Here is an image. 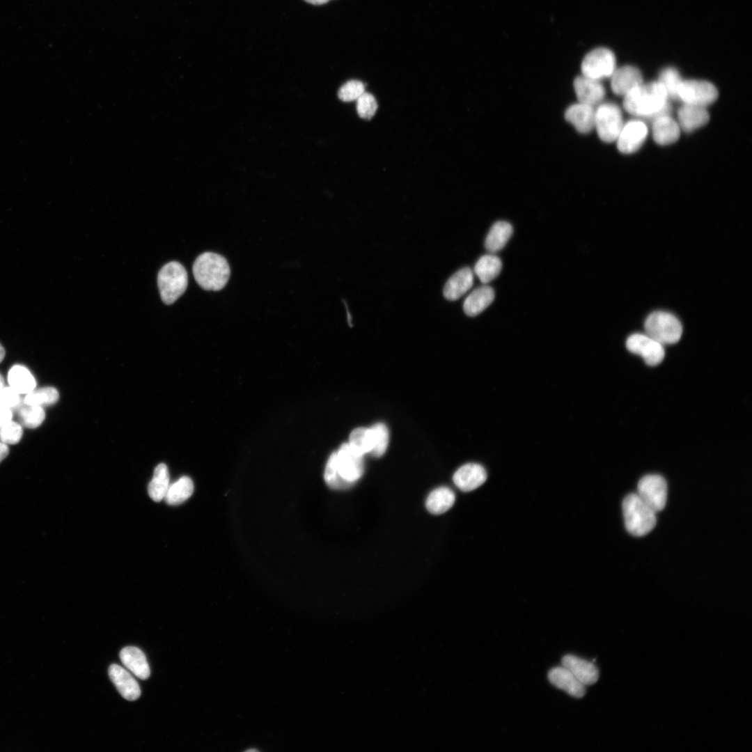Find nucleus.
Wrapping results in <instances>:
<instances>
[{"label":"nucleus","instance_id":"f257e3e1","mask_svg":"<svg viewBox=\"0 0 752 752\" xmlns=\"http://www.w3.org/2000/svg\"><path fill=\"white\" fill-rule=\"evenodd\" d=\"M667 93L657 81L641 84L624 95L623 106L630 114L654 119L669 114Z\"/></svg>","mask_w":752,"mask_h":752},{"label":"nucleus","instance_id":"f03ea898","mask_svg":"<svg viewBox=\"0 0 752 752\" xmlns=\"http://www.w3.org/2000/svg\"><path fill=\"white\" fill-rule=\"evenodd\" d=\"M333 456L334 464L329 473L330 480L336 489H347L363 473V455L349 443H344L337 452L333 453Z\"/></svg>","mask_w":752,"mask_h":752},{"label":"nucleus","instance_id":"7ed1b4c3","mask_svg":"<svg viewBox=\"0 0 752 752\" xmlns=\"http://www.w3.org/2000/svg\"><path fill=\"white\" fill-rule=\"evenodd\" d=\"M192 271L196 281L203 289L214 291L225 287L230 274L226 259L213 252H204L198 256Z\"/></svg>","mask_w":752,"mask_h":752},{"label":"nucleus","instance_id":"20e7f679","mask_svg":"<svg viewBox=\"0 0 752 752\" xmlns=\"http://www.w3.org/2000/svg\"><path fill=\"white\" fill-rule=\"evenodd\" d=\"M622 511L626 529L634 536L646 535L656 525V512L637 494H630L624 499Z\"/></svg>","mask_w":752,"mask_h":752},{"label":"nucleus","instance_id":"39448f33","mask_svg":"<svg viewBox=\"0 0 752 752\" xmlns=\"http://www.w3.org/2000/svg\"><path fill=\"white\" fill-rule=\"evenodd\" d=\"M187 284V272L178 262L166 263L158 272L159 291L162 300L166 304L174 303L185 292Z\"/></svg>","mask_w":752,"mask_h":752},{"label":"nucleus","instance_id":"423d86ee","mask_svg":"<svg viewBox=\"0 0 752 752\" xmlns=\"http://www.w3.org/2000/svg\"><path fill=\"white\" fill-rule=\"evenodd\" d=\"M644 327L648 335L662 345L677 342L682 334L680 320L672 313L665 311L650 313L645 321Z\"/></svg>","mask_w":752,"mask_h":752},{"label":"nucleus","instance_id":"0eeeda50","mask_svg":"<svg viewBox=\"0 0 752 752\" xmlns=\"http://www.w3.org/2000/svg\"><path fill=\"white\" fill-rule=\"evenodd\" d=\"M623 125L621 110L616 104L600 103L595 107L594 128L602 141H616Z\"/></svg>","mask_w":752,"mask_h":752},{"label":"nucleus","instance_id":"6e6552de","mask_svg":"<svg viewBox=\"0 0 752 752\" xmlns=\"http://www.w3.org/2000/svg\"><path fill=\"white\" fill-rule=\"evenodd\" d=\"M616 69L615 55L606 47H598L588 52L581 65L582 75L600 81L611 77Z\"/></svg>","mask_w":752,"mask_h":752},{"label":"nucleus","instance_id":"1a4fd4ad","mask_svg":"<svg viewBox=\"0 0 752 752\" xmlns=\"http://www.w3.org/2000/svg\"><path fill=\"white\" fill-rule=\"evenodd\" d=\"M718 91L712 83L703 80H682L677 91V99L684 104L706 107L718 97Z\"/></svg>","mask_w":752,"mask_h":752},{"label":"nucleus","instance_id":"9d476101","mask_svg":"<svg viewBox=\"0 0 752 752\" xmlns=\"http://www.w3.org/2000/svg\"><path fill=\"white\" fill-rule=\"evenodd\" d=\"M637 494L657 513L665 507L667 499V483L660 475H646L639 481Z\"/></svg>","mask_w":752,"mask_h":752},{"label":"nucleus","instance_id":"9b49d317","mask_svg":"<svg viewBox=\"0 0 752 752\" xmlns=\"http://www.w3.org/2000/svg\"><path fill=\"white\" fill-rule=\"evenodd\" d=\"M626 347L630 352L643 357L650 366L659 363L665 354L663 345L647 334H632L626 340Z\"/></svg>","mask_w":752,"mask_h":752},{"label":"nucleus","instance_id":"f8f14e48","mask_svg":"<svg viewBox=\"0 0 752 752\" xmlns=\"http://www.w3.org/2000/svg\"><path fill=\"white\" fill-rule=\"evenodd\" d=\"M648 133V127L644 122L638 119L628 121L623 125L616 140L618 149L625 154L637 151L645 141Z\"/></svg>","mask_w":752,"mask_h":752},{"label":"nucleus","instance_id":"ddd939ff","mask_svg":"<svg viewBox=\"0 0 752 752\" xmlns=\"http://www.w3.org/2000/svg\"><path fill=\"white\" fill-rule=\"evenodd\" d=\"M573 85L579 102L595 107L605 96V88L600 80L581 75L575 78Z\"/></svg>","mask_w":752,"mask_h":752},{"label":"nucleus","instance_id":"4468645a","mask_svg":"<svg viewBox=\"0 0 752 752\" xmlns=\"http://www.w3.org/2000/svg\"><path fill=\"white\" fill-rule=\"evenodd\" d=\"M487 479L485 469L477 463L461 466L453 474L454 484L463 492H470L481 486Z\"/></svg>","mask_w":752,"mask_h":752},{"label":"nucleus","instance_id":"2eb2a0df","mask_svg":"<svg viewBox=\"0 0 752 752\" xmlns=\"http://www.w3.org/2000/svg\"><path fill=\"white\" fill-rule=\"evenodd\" d=\"M595 113V107L578 102L567 108L565 118L578 132L587 134L594 129Z\"/></svg>","mask_w":752,"mask_h":752},{"label":"nucleus","instance_id":"dca6fc26","mask_svg":"<svg viewBox=\"0 0 752 752\" xmlns=\"http://www.w3.org/2000/svg\"><path fill=\"white\" fill-rule=\"evenodd\" d=\"M548 679L554 686L574 698H582L586 694V686L563 666L552 668L548 673Z\"/></svg>","mask_w":752,"mask_h":752},{"label":"nucleus","instance_id":"f3484780","mask_svg":"<svg viewBox=\"0 0 752 752\" xmlns=\"http://www.w3.org/2000/svg\"><path fill=\"white\" fill-rule=\"evenodd\" d=\"M109 675L120 695L128 700H135L141 695V689L137 681L124 668L118 664H111L109 668Z\"/></svg>","mask_w":752,"mask_h":752},{"label":"nucleus","instance_id":"a211bd4d","mask_svg":"<svg viewBox=\"0 0 752 752\" xmlns=\"http://www.w3.org/2000/svg\"><path fill=\"white\" fill-rule=\"evenodd\" d=\"M643 83L641 71L631 65L622 66L616 69L611 77V87L613 92L618 95H625L630 91Z\"/></svg>","mask_w":752,"mask_h":752},{"label":"nucleus","instance_id":"6ab92c4d","mask_svg":"<svg viewBox=\"0 0 752 752\" xmlns=\"http://www.w3.org/2000/svg\"><path fill=\"white\" fill-rule=\"evenodd\" d=\"M561 662L585 686L595 684L599 678L598 669L593 662L572 655L564 656Z\"/></svg>","mask_w":752,"mask_h":752},{"label":"nucleus","instance_id":"aec40b11","mask_svg":"<svg viewBox=\"0 0 752 752\" xmlns=\"http://www.w3.org/2000/svg\"><path fill=\"white\" fill-rule=\"evenodd\" d=\"M677 119L680 129L691 132L705 125L710 115L705 107L684 104L677 111Z\"/></svg>","mask_w":752,"mask_h":752},{"label":"nucleus","instance_id":"412c9836","mask_svg":"<svg viewBox=\"0 0 752 752\" xmlns=\"http://www.w3.org/2000/svg\"><path fill=\"white\" fill-rule=\"evenodd\" d=\"M473 272L464 267L454 273L446 281L443 294L449 301H455L464 295L473 285Z\"/></svg>","mask_w":752,"mask_h":752},{"label":"nucleus","instance_id":"4be33fe9","mask_svg":"<svg viewBox=\"0 0 752 752\" xmlns=\"http://www.w3.org/2000/svg\"><path fill=\"white\" fill-rule=\"evenodd\" d=\"M652 136L659 145H669L675 142L680 133V127L669 114H664L653 119Z\"/></svg>","mask_w":752,"mask_h":752},{"label":"nucleus","instance_id":"5701e85b","mask_svg":"<svg viewBox=\"0 0 752 752\" xmlns=\"http://www.w3.org/2000/svg\"><path fill=\"white\" fill-rule=\"evenodd\" d=\"M120 659L123 664L134 675L141 680L150 676V668L144 653L138 648L127 646L121 650Z\"/></svg>","mask_w":752,"mask_h":752},{"label":"nucleus","instance_id":"b1692460","mask_svg":"<svg viewBox=\"0 0 752 752\" xmlns=\"http://www.w3.org/2000/svg\"><path fill=\"white\" fill-rule=\"evenodd\" d=\"M494 290L489 285H482L474 289L464 299V313L473 317L483 312L494 299Z\"/></svg>","mask_w":752,"mask_h":752},{"label":"nucleus","instance_id":"393cba45","mask_svg":"<svg viewBox=\"0 0 752 752\" xmlns=\"http://www.w3.org/2000/svg\"><path fill=\"white\" fill-rule=\"evenodd\" d=\"M512 225L504 221H499L493 224L485 238V246L487 251L494 253L501 250L512 236Z\"/></svg>","mask_w":752,"mask_h":752},{"label":"nucleus","instance_id":"a878e982","mask_svg":"<svg viewBox=\"0 0 752 752\" xmlns=\"http://www.w3.org/2000/svg\"><path fill=\"white\" fill-rule=\"evenodd\" d=\"M455 501V495L452 489L447 487H439L430 493L425 506L430 513L440 515L448 511Z\"/></svg>","mask_w":752,"mask_h":752},{"label":"nucleus","instance_id":"bb28decb","mask_svg":"<svg viewBox=\"0 0 752 752\" xmlns=\"http://www.w3.org/2000/svg\"><path fill=\"white\" fill-rule=\"evenodd\" d=\"M8 382L10 386L19 394H26L35 389L36 386L33 375L22 365H15L10 369Z\"/></svg>","mask_w":752,"mask_h":752},{"label":"nucleus","instance_id":"cd10ccee","mask_svg":"<svg viewBox=\"0 0 752 752\" xmlns=\"http://www.w3.org/2000/svg\"><path fill=\"white\" fill-rule=\"evenodd\" d=\"M501 269V259L492 253L481 256L476 262L473 272L480 281L486 284L497 277Z\"/></svg>","mask_w":752,"mask_h":752},{"label":"nucleus","instance_id":"c85d7f7f","mask_svg":"<svg viewBox=\"0 0 752 752\" xmlns=\"http://www.w3.org/2000/svg\"><path fill=\"white\" fill-rule=\"evenodd\" d=\"M11 410L13 413L17 414L22 425L31 429L40 425L45 417V413L42 407L26 405L23 399Z\"/></svg>","mask_w":752,"mask_h":752},{"label":"nucleus","instance_id":"c756f323","mask_svg":"<svg viewBox=\"0 0 752 752\" xmlns=\"http://www.w3.org/2000/svg\"><path fill=\"white\" fill-rule=\"evenodd\" d=\"M169 487V470L165 464L161 463L155 469L153 477L148 487V494L154 501L159 502L164 499Z\"/></svg>","mask_w":752,"mask_h":752},{"label":"nucleus","instance_id":"7c9ffc66","mask_svg":"<svg viewBox=\"0 0 752 752\" xmlns=\"http://www.w3.org/2000/svg\"><path fill=\"white\" fill-rule=\"evenodd\" d=\"M194 492V483L187 476H182L176 482L169 485L164 496L169 505H179L187 500Z\"/></svg>","mask_w":752,"mask_h":752},{"label":"nucleus","instance_id":"2f4dec72","mask_svg":"<svg viewBox=\"0 0 752 752\" xmlns=\"http://www.w3.org/2000/svg\"><path fill=\"white\" fill-rule=\"evenodd\" d=\"M348 443L363 455L368 453L371 454L374 448L373 433L371 427H361L354 429L350 434Z\"/></svg>","mask_w":752,"mask_h":752},{"label":"nucleus","instance_id":"473e14b6","mask_svg":"<svg viewBox=\"0 0 752 752\" xmlns=\"http://www.w3.org/2000/svg\"><path fill=\"white\" fill-rule=\"evenodd\" d=\"M59 394L56 389L51 386L33 389L26 393L23 398L24 402L29 405L40 407L49 406L57 402Z\"/></svg>","mask_w":752,"mask_h":752},{"label":"nucleus","instance_id":"72a5a7b5","mask_svg":"<svg viewBox=\"0 0 752 752\" xmlns=\"http://www.w3.org/2000/svg\"><path fill=\"white\" fill-rule=\"evenodd\" d=\"M658 81L665 88L668 97L677 99V91L682 79L675 68L668 67L662 70Z\"/></svg>","mask_w":752,"mask_h":752},{"label":"nucleus","instance_id":"f704fd0d","mask_svg":"<svg viewBox=\"0 0 752 752\" xmlns=\"http://www.w3.org/2000/svg\"><path fill=\"white\" fill-rule=\"evenodd\" d=\"M373 433L374 448L371 455L379 457L386 452L389 445V432L386 425L377 423L371 427Z\"/></svg>","mask_w":752,"mask_h":752},{"label":"nucleus","instance_id":"c9c22d12","mask_svg":"<svg viewBox=\"0 0 752 752\" xmlns=\"http://www.w3.org/2000/svg\"><path fill=\"white\" fill-rule=\"evenodd\" d=\"M377 109V101L375 97L369 93L364 92L357 100V111L358 115L363 119L369 120L373 117Z\"/></svg>","mask_w":752,"mask_h":752},{"label":"nucleus","instance_id":"e433bc0d","mask_svg":"<svg viewBox=\"0 0 752 752\" xmlns=\"http://www.w3.org/2000/svg\"><path fill=\"white\" fill-rule=\"evenodd\" d=\"M365 92L364 84L359 80H350L338 90V97L344 102L357 100Z\"/></svg>","mask_w":752,"mask_h":752},{"label":"nucleus","instance_id":"4c0bfd02","mask_svg":"<svg viewBox=\"0 0 752 752\" xmlns=\"http://www.w3.org/2000/svg\"><path fill=\"white\" fill-rule=\"evenodd\" d=\"M23 434L20 423L10 421L0 429V440L6 444H17Z\"/></svg>","mask_w":752,"mask_h":752},{"label":"nucleus","instance_id":"58836bf2","mask_svg":"<svg viewBox=\"0 0 752 752\" xmlns=\"http://www.w3.org/2000/svg\"><path fill=\"white\" fill-rule=\"evenodd\" d=\"M19 395L10 386L3 387L0 391V407L12 409L22 400Z\"/></svg>","mask_w":752,"mask_h":752},{"label":"nucleus","instance_id":"ea45409f","mask_svg":"<svg viewBox=\"0 0 752 752\" xmlns=\"http://www.w3.org/2000/svg\"><path fill=\"white\" fill-rule=\"evenodd\" d=\"M13 413L9 408L0 407V429L9 421H12Z\"/></svg>","mask_w":752,"mask_h":752},{"label":"nucleus","instance_id":"a19ab883","mask_svg":"<svg viewBox=\"0 0 752 752\" xmlns=\"http://www.w3.org/2000/svg\"><path fill=\"white\" fill-rule=\"evenodd\" d=\"M9 448L6 444L0 441V462L8 455Z\"/></svg>","mask_w":752,"mask_h":752},{"label":"nucleus","instance_id":"79ce46f5","mask_svg":"<svg viewBox=\"0 0 752 752\" xmlns=\"http://www.w3.org/2000/svg\"><path fill=\"white\" fill-rule=\"evenodd\" d=\"M304 1L309 3L314 4V5H321V4H324V3H327L329 0H304Z\"/></svg>","mask_w":752,"mask_h":752},{"label":"nucleus","instance_id":"37998d69","mask_svg":"<svg viewBox=\"0 0 752 752\" xmlns=\"http://www.w3.org/2000/svg\"><path fill=\"white\" fill-rule=\"evenodd\" d=\"M4 357H5V350H4L3 347L1 345V344L0 343V363L3 361Z\"/></svg>","mask_w":752,"mask_h":752},{"label":"nucleus","instance_id":"c03bdc74","mask_svg":"<svg viewBox=\"0 0 752 752\" xmlns=\"http://www.w3.org/2000/svg\"><path fill=\"white\" fill-rule=\"evenodd\" d=\"M4 380L2 375L0 374V391L3 388Z\"/></svg>","mask_w":752,"mask_h":752}]
</instances>
